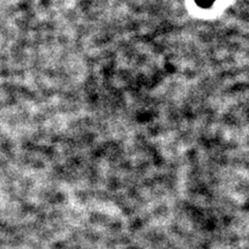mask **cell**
<instances>
[{
	"mask_svg": "<svg viewBox=\"0 0 249 249\" xmlns=\"http://www.w3.org/2000/svg\"><path fill=\"white\" fill-rule=\"evenodd\" d=\"M196 1H197L201 6H203V7H209L214 0H196Z\"/></svg>",
	"mask_w": 249,
	"mask_h": 249,
	"instance_id": "1",
	"label": "cell"
}]
</instances>
